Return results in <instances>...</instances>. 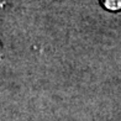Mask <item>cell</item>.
<instances>
[{"label": "cell", "mask_w": 121, "mask_h": 121, "mask_svg": "<svg viewBox=\"0 0 121 121\" xmlns=\"http://www.w3.org/2000/svg\"><path fill=\"white\" fill-rule=\"evenodd\" d=\"M104 5L110 10L121 9V0H104Z\"/></svg>", "instance_id": "6da1fadb"}]
</instances>
